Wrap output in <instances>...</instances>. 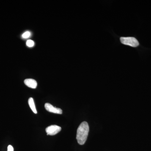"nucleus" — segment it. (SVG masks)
I'll use <instances>...</instances> for the list:
<instances>
[{"label": "nucleus", "instance_id": "obj_6", "mask_svg": "<svg viewBox=\"0 0 151 151\" xmlns=\"http://www.w3.org/2000/svg\"><path fill=\"white\" fill-rule=\"evenodd\" d=\"M28 103L30 108H31V110H32L33 112L35 114L37 113V111L36 109L35 104L34 101L32 97H30L29 99Z\"/></svg>", "mask_w": 151, "mask_h": 151}, {"label": "nucleus", "instance_id": "obj_9", "mask_svg": "<svg viewBox=\"0 0 151 151\" xmlns=\"http://www.w3.org/2000/svg\"><path fill=\"white\" fill-rule=\"evenodd\" d=\"M7 151H14V148L12 146V145H9L8 147Z\"/></svg>", "mask_w": 151, "mask_h": 151}, {"label": "nucleus", "instance_id": "obj_1", "mask_svg": "<svg viewBox=\"0 0 151 151\" xmlns=\"http://www.w3.org/2000/svg\"><path fill=\"white\" fill-rule=\"evenodd\" d=\"M89 132V126L86 122L81 123L78 127L76 134V139L79 145H83L87 139Z\"/></svg>", "mask_w": 151, "mask_h": 151}, {"label": "nucleus", "instance_id": "obj_7", "mask_svg": "<svg viewBox=\"0 0 151 151\" xmlns=\"http://www.w3.org/2000/svg\"><path fill=\"white\" fill-rule=\"evenodd\" d=\"M26 45L29 47H32L34 46L35 42L31 40H29L27 41Z\"/></svg>", "mask_w": 151, "mask_h": 151}, {"label": "nucleus", "instance_id": "obj_5", "mask_svg": "<svg viewBox=\"0 0 151 151\" xmlns=\"http://www.w3.org/2000/svg\"><path fill=\"white\" fill-rule=\"evenodd\" d=\"M24 83L27 86L32 89H35L37 86V81L34 79H32V78L25 79Z\"/></svg>", "mask_w": 151, "mask_h": 151}, {"label": "nucleus", "instance_id": "obj_4", "mask_svg": "<svg viewBox=\"0 0 151 151\" xmlns=\"http://www.w3.org/2000/svg\"><path fill=\"white\" fill-rule=\"evenodd\" d=\"M45 109L50 113H55V114H62V111L59 108H57L52 106L50 103H46L45 105Z\"/></svg>", "mask_w": 151, "mask_h": 151}, {"label": "nucleus", "instance_id": "obj_3", "mask_svg": "<svg viewBox=\"0 0 151 151\" xmlns=\"http://www.w3.org/2000/svg\"><path fill=\"white\" fill-rule=\"evenodd\" d=\"M61 130V127L57 125H51L46 128L45 131L47 135L53 136L59 133Z\"/></svg>", "mask_w": 151, "mask_h": 151}, {"label": "nucleus", "instance_id": "obj_8", "mask_svg": "<svg viewBox=\"0 0 151 151\" xmlns=\"http://www.w3.org/2000/svg\"><path fill=\"white\" fill-rule=\"evenodd\" d=\"M31 35V33L29 31L26 32L22 35V37L23 38H27L29 37Z\"/></svg>", "mask_w": 151, "mask_h": 151}, {"label": "nucleus", "instance_id": "obj_2", "mask_svg": "<svg viewBox=\"0 0 151 151\" xmlns=\"http://www.w3.org/2000/svg\"><path fill=\"white\" fill-rule=\"evenodd\" d=\"M120 40L123 44L133 47H137L139 45V42L134 37H122L120 38Z\"/></svg>", "mask_w": 151, "mask_h": 151}]
</instances>
